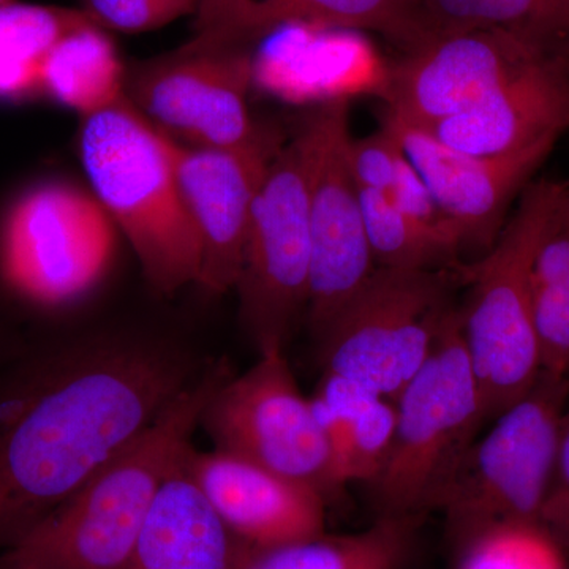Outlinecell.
Returning a JSON list of instances; mask_svg holds the SVG:
<instances>
[{"label":"cell","mask_w":569,"mask_h":569,"mask_svg":"<svg viewBox=\"0 0 569 569\" xmlns=\"http://www.w3.org/2000/svg\"><path fill=\"white\" fill-rule=\"evenodd\" d=\"M183 466L224 526L252 548L326 531L328 501L310 486L220 449L192 447Z\"/></svg>","instance_id":"obj_16"},{"label":"cell","mask_w":569,"mask_h":569,"mask_svg":"<svg viewBox=\"0 0 569 569\" xmlns=\"http://www.w3.org/2000/svg\"><path fill=\"white\" fill-rule=\"evenodd\" d=\"M531 307L541 369L569 378V216L561 201L535 252Z\"/></svg>","instance_id":"obj_25"},{"label":"cell","mask_w":569,"mask_h":569,"mask_svg":"<svg viewBox=\"0 0 569 569\" xmlns=\"http://www.w3.org/2000/svg\"><path fill=\"white\" fill-rule=\"evenodd\" d=\"M455 546V569H568L567 553L539 523L488 527Z\"/></svg>","instance_id":"obj_27"},{"label":"cell","mask_w":569,"mask_h":569,"mask_svg":"<svg viewBox=\"0 0 569 569\" xmlns=\"http://www.w3.org/2000/svg\"><path fill=\"white\" fill-rule=\"evenodd\" d=\"M567 186L553 179L531 181L488 252L460 266L467 290L459 306L460 335L488 422L526 396L541 373L531 266Z\"/></svg>","instance_id":"obj_4"},{"label":"cell","mask_w":569,"mask_h":569,"mask_svg":"<svg viewBox=\"0 0 569 569\" xmlns=\"http://www.w3.org/2000/svg\"><path fill=\"white\" fill-rule=\"evenodd\" d=\"M18 331H20V328L11 323V317L9 313L3 312L2 306H0V355L9 347Z\"/></svg>","instance_id":"obj_32"},{"label":"cell","mask_w":569,"mask_h":569,"mask_svg":"<svg viewBox=\"0 0 569 569\" xmlns=\"http://www.w3.org/2000/svg\"><path fill=\"white\" fill-rule=\"evenodd\" d=\"M198 47L247 50L282 26L378 33L408 52L433 36L422 0H201L194 13Z\"/></svg>","instance_id":"obj_17"},{"label":"cell","mask_w":569,"mask_h":569,"mask_svg":"<svg viewBox=\"0 0 569 569\" xmlns=\"http://www.w3.org/2000/svg\"><path fill=\"white\" fill-rule=\"evenodd\" d=\"M541 61L550 59L501 32H438L389 67L381 96L389 116L429 129Z\"/></svg>","instance_id":"obj_14"},{"label":"cell","mask_w":569,"mask_h":569,"mask_svg":"<svg viewBox=\"0 0 569 569\" xmlns=\"http://www.w3.org/2000/svg\"><path fill=\"white\" fill-rule=\"evenodd\" d=\"M118 227L92 192L59 179L26 187L0 216V302L50 320L111 271Z\"/></svg>","instance_id":"obj_5"},{"label":"cell","mask_w":569,"mask_h":569,"mask_svg":"<svg viewBox=\"0 0 569 569\" xmlns=\"http://www.w3.org/2000/svg\"><path fill=\"white\" fill-rule=\"evenodd\" d=\"M460 266L377 268L318 340L321 372L359 381L396 402L458 310Z\"/></svg>","instance_id":"obj_8"},{"label":"cell","mask_w":569,"mask_h":569,"mask_svg":"<svg viewBox=\"0 0 569 569\" xmlns=\"http://www.w3.org/2000/svg\"><path fill=\"white\" fill-rule=\"evenodd\" d=\"M403 159L406 153L385 127L361 140L351 138L348 144V164L359 189L391 192Z\"/></svg>","instance_id":"obj_29"},{"label":"cell","mask_w":569,"mask_h":569,"mask_svg":"<svg viewBox=\"0 0 569 569\" xmlns=\"http://www.w3.org/2000/svg\"><path fill=\"white\" fill-rule=\"evenodd\" d=\"M396 429L387 462L367 485L380 516L425 518L486 425L485 402L471 369L459 307L432 355L396 399Z\"/></svg>","instance_id":"obj_6"},{"label":"cell","mask_w":569,"mask_h":569,"mask_svg":"<svg viewBox=\"0 0 569 569\" xmlns=\"http://www.w3.org/2000/svg\"><path fill=\"white\" fill-rule=\"evenodd\" d=\"M310 402L331 449L339 485L372 482L395 437V400L359 381L321 372Z\"/></svg>","instance_id":"obj_20"},{"label":"cell","mask_w":569,"mask_h":569,"mask_svg":"<svg viewBox=\"0 0 569 569\" xmlns=\"http://www.w3.org/2000/svg\"><path fill=\"white\" fill-rule=\"evenodd\" d=\"M253 77L249 51L187 41L178 51L138 67L127 77L126 96L173 140L179 137L198 148H244L268 129L253 121L247 104Z\"/></svg>","instance_id":"obj_12"},{"label":"cell","mask_w":569,"mask_h":569,"mask_svg":"<svg viewBox=\"0 0 569 569\" xmlns=\"http://www.w3.org/2000/svg\"><path fill=\"white\" fill-rule=\"evenodd\" d=\"M359 197L377 268L430 271L462 264L455 239L408 219L388 194L359 189Z\"/></svg>","instance_id":"obj_26"},{"label":"cell","mask_w":569,"mask_h":569,"mask_svg":"<svg viewBox=\"0 0 569 569\" xmlns=\"http://www.w3.org/2000/svg\"><path fill=\"white\" fill-rule=\"evenodd\" d=\"M89 22L82 10L14 0L0 6V102L43 97V59L67 33Z\"/></svg>","instance_id":"obj_24"},{"label":"cell","mask_w":569,"mask_h":569,"mask_svg":"<svg viewBox=\"0 0 569 569\" xmlns=\"http://www.w3.org/2000/svg\"><path fill=\"white\" fill-rule=\"evenodd\" d=\"M422 518L380 516L355 533L317 535L253 548L239 569H406L418 545Z\"/></svg>","instance_id":"obj_21"},{"label":"cell","mask_w":569,"mask_h":569,"mask_svg":"<svg viewBox=\"0 0 569 569\" xmlns=\"http://www.w3.org/2000/svg\"><path fill=\"white\" fill-rule=\"evenodd\" d=\"M170 140L176 179L200 246L198 287L213 296L228 293L241 276L254 198L283 134L268 127L252 144L236 149Z\"/></svg>","instance_id":"obj_13"},{"label":"cell","mask_w":569,"mask_h":569,"mask_svg":"<svg viewBox=\"0 0 569 569\" xmlns=\"http://www.w3.org/2000/svg\"><path fill=\"white\" fill-rule=\"evenodd\" d=\"M306 157L310 224L307 320L316 340L365 287L377 264L367 239L359 187L348 164V102L325 100L295 132Z\"/></svg>","instance_id":"obj_10"},{"label":"cell","mask_w":569,"mask_h":569,"mask_svg":"<svg viewBox=\"0 0 569 569\" xmlns=\"http://www.w3.org/2000/svg\"><path fill=\"white\" fill-rule=\"evenodd\" d=\"M213 449L230 452L310 486L332 500L342 490L331 449L282 348L261 351L246 372L231 373L201 411Z\"/></svg>","instance_id":"obj_9"},{"label":"cell","mask_w":569,"mask_h":569,"mask_svg":"<svg viewBox=\"0 0 569 569\" xmlns=\"http://www.w3.org/2000/svg\"><path fill=\"white\" fill-rule=\"evenodd\" d=\"M388 197L400 212L406 213L408 219L415 220V222L429 228V230L455 239L460 249L463 250L458 230L452 227L443 211L438 208L432 193L427 189L426 182L422 181L421 176L415 170L413 164L407 157L400 164L395 186H392Z\"/></svg>","instance_id":"obj_30"},{"label":"cell","mask_w":569,"mask_h":569,"mask_svg":"<svg viewBox=\"0 0 569 569\" xmlns=\"http://www.w3.org/2000/svg\"><path fill=\"white\" fill-rule=\"evenodd\" d=\"M433 33L497 31L569 67V0H422Z\"/></svg>","instance_id":"obj_22"},{"label":"cell","mask_w":569,"mask_h":569,"mask_svg":"<svg viewBox=\"0 0 569 569\" xmlns=\"http://www.w3.org/2000/svg\"><path fill=\"white\" fill-rule=\"evenodd\" d=\"M209 362L153 332L18 331L0 355V552L133 443Z\"/></svg>","instance_id":"obj_1"},{"label":"cell","mask_w":569,"mask_h":569,"mask_svg":"<svg viewBox=\"0 0 569 569\" xmlns=\"http://www.w3.org/2000/svg\"><path fill=\"white\" fill-rule=\"evenodd\" d=\"M383 127L458 230L463 249L475 247L485 253L503 230L509 206L522 194L559 141L548 138L520 152L481 157L456 151L395 116L387 114Z\"/></svg>","instance_id":"obj_15"},{"label":"cell","mask_w":569,"mask_h":569,"mask_svg":"<svg viewBox=\"0 0 569 569\" xmlns=\"http://www.w3.org/2000/svg\"><path fill=\"white\" fill-rule=\"evenodd\" d=\"M80 159L92 193L130 242L153 290L200 280V246L176 179L170 137L130 100L82 119Z\"/></svg>","instance_id":"obj_3"},{"label":"cell","mask_w":569,"mask_h":569,"mask_svg":"<svg viewBox=\"0 0 569 569\" xmlns=\"http://www.w3.org/2000/svg\"><path fill=\"white\" fill-rule=\"evenodd\" d=\"M542 527L553 541L569 553V403L561 425L559 455H557L556 473L545 508H542Z\"/></svg>","instance_id":"obj_31"},{"label":"cell","mask_w":569,"mask_h":569,"mask_svg":"<svg viewBox=\"0 0 569 569\" xmlns=\"http://www.w3.org/2000/svg\"><path fill=\"white\" fill-rule=\"evenodd\" d=\"M81 3L86 17L99 28L140 33L197 13L201 0H81Z\"/></svg>","instance_id":"obj_28"},{"label":"cell","mask_w":569,"mask_h":569,"mask_svg":"<svg viewBox=\"0 0 569 569\" xmlns=\"http://www.w3.org/2000/svg\"><path fill=\"white\" fill-rule=\"evenodd\" d=\"M13 2V0H0V6H3V3Z\"/></svg>","instance_id":"obj_35"},{"label":"cell","mask_w":569,"mask_h":569,"mask_svg":"<svg viewBox=\"0 0 569 569\" xmlns=\"http://www.w3.org/2000/svg\"><path fill=\"white\" fill-rule=\"evenodd\" d=\"M568 403L569 378L541 370L530 391L479 433L437 508L452 541L488 527L539 523Z\"/></svg>","instance_id":"obj_7"},{"label":"cell","mask_w":569,"mask_h":569,"mask_svg":"<svg viewBox=\"0 0 569 569\" xmlns=\"http://www.w3.org/2000/svg\"><path fill=\"white\" fill-rule=\"evenodd\" d=\"M561 209L569 216V182L567 186V190H565L563 200H561Z\"/></svg>","instance_id":"obj_33"},{"label":"cell","mask_w":569,"mask_h":569,"mask_svg":"<svg viewBox=\"0 0 569 569\" xmlns=\"http://www.w3.org/2000/svg\"><path fill=\"white\" fill-rule=\"evenodd\" d=\"M310 287L306 157L293 134L269 163L257 198L234 290L239 316L258 353L282 348L307 312Z\"/></svg>","instance_id":"obj_11"},{"label":"cell","mask_w":569,"mask_h":569,"mask_svg":"<svg viewBox=\"0 0 569 569\" xmlns=\"http://www.w3.org/2000/svg\"><path fill=\"white\" fill-rule=\"evenodd\" d=\"M0 569H11V568L7 567V565L3 563V561H0Z\"/></svg>","instance_id":"obj_34"},{"label":"cell","mask_w":569,"mask_h":569,"mask_svg":"<svg viewBox=\"0 0 569 569\" xmlns=\"http://www.w3.org/2000/svg\"><path fill=\"white\" fill-rule=\"evenodd\" d=\"M126 80L114 43L93 22L67 33L41 66L43 97L80 112L82 118L126 99Z\"/></svg>","instance_id":"obj_23"},{"label":"cell","mask_w":569,"mask_h":569,"mask_svg":"<svg viewBox=\"0 0 569 569\" xmlns=\"http://www.w3.org/2000/svg\"><path fill=\"white\" fill-rule=\"evenodd\" d=\"M233 372L227 358L212 359L151 427L0 561L11 569H126L160 489L193 447L206 402Z\"/></svg>","instance_id":"obj_2"},{"label":"cell","mask_w":569,"mask_h":569,"mask_svg":"<svg viewBox=\"0 0 569 569\" xmlns=\"http://www.w3.org/2000/svg\"><path fill=\"white\" fill-rule=\"evenodd\" d=\"M252 549L213 512L182 459L153 501L126 569H239Z\"/></svg>","instance_id":"obj_19"},{"label":"cell","mask_w":569,"mask_h":569,"mask_svg":"<svg viewBox=\"0 0 569 569\" xmlns=\"http://www.w3.org/2000/svg\"><path fill=\"white\" fill-rule=\"evenodd\" d=\"M422 130L456 151L481 157L520 152L548 138L560 140L569 130V67L533 63L470 110Z\"/></svg>","instance_id":"obj_18"}]
</instances>
